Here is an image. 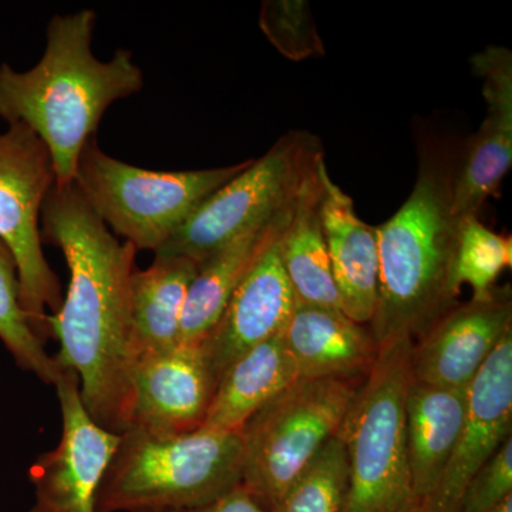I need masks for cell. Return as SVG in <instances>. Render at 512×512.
Here are the masks:
<instances>
[{"instance_id": "d6986e66", "label": "cell", "mask_w": 512, "mask_h": 512, "mask_svg": "<svg viewBox=\"0 0 512 512\" xmlns=\"http://www.w3.org/2000/svg\"><path fill=\"white\" fill-rule=\"evenodd\" d=\"M467 390L413 379L407 390L406 444L414 497L429 501L456 447L467 412Z\"/></svg>"}, {"instance_id": "7a4b0ae2", "label": "cell", "mask_w": 512, "mask_h": 512, "mask_svg": "<svg viewBox=\"0 0 512 512\" xmlns=\"http://www.w3.org/2000/svg\"><path fill=\"white\" fill-rule=\"evenodd\" d=\"M96 22L92 9L53 16L35 67L16 72L0 64V119L25 124L45 143L56 185L74 183L80 154L111 104L144 86L130 50H116L109 62L93 55Z\"/></svg>"}, {"instance_id": "30bf717a", "label": "cell", "mask_w": 512, "mask_h": 512, "mask_svg": "<svg viewBox=\"0 0 512 512\" xmlns=\"http://www.w3.org/2000/svg\"><path fill=\"white\" fill-rule=\"evenodd\" d=\"M62 410V439L30 468L35 504L30 512H96L97 494L121 436L87 412L79 377L62 370L55 384Z\"/></svg>"}, {"instance_id": "6da1fadb", "label": "cell", "mask_w": 512, "mask_h": 512, "mask_svg": "<svg viewBox=\"0 0 512 512\" xmlns=\"http://www.w3.org/2000/svg\"><path fill=\"white\" fill-rule=\"evenodd\" d=\"M42 242L59 248L69 288L59 311L47 315L59 342L57 365L79 377L87 412L103 429L123 433L136 365L130 289L137 249L94 214L77 185H56L40 215Z\"/></svg>"}, {"instance_id": "83f0119b", "label": "cell", "mask_w": 512, "mask_h": 512, "mask_svg": "<svg viewBox=\"0 0 512 512\" xmlns=\"http://www.w3.org/2000/svg\"><path fill=\"white\" fill-rule=\"evenodd\" d=\"M141 512H269L264 505L249 493L244 485L239 484L234 490L222 495L217 500L198 507L180 508V510H154Z\"/></svg>"}, {"instance_id": "5bb4252c", "label": "cell", "mask_w": 512, "mask_h": 512, "mask_svg": "<svg viewBox=\"0 0 512 512\" xmlns=\"http://www.w3.org/2000/svg\"><path fill=\"white\" fill-rule=\"evenodd\" d=\"M512 434V332L485 360L468 386L467 412L456 447L429 512H458L468 483Z\"/></svg>"}, {"instance_id": "603a6c76", "label": "cell", "mask_w": 512, "mask_h": 512, "mask_svg": "<svg viewBox=\"0 0 512 512\" xmlns=\"http://www.w3.org/2000/svg\"><path fill=\"white\" fill-rule=\"evenodd\" d=\"M0 342L16 365L42 382L55 386L62 367L47 355L45 342L37 336L20 301L18 264L8 245L0 239Z\"/></svg>"}, {"instance_id": "8fae6325", "label": "cell", "mask_w": 512, "mask_h": 512, "mask_svg": "<svg viewBox=\"0 0 512 512\" xmlns=\"http://www.w3.org/2000/svg\"><path fill=\"white\" fill-rule=\"evenodd\" d=\"M510 332V285L494 288L487 298L457 302L413 340V379L431 386L468 389Z\"/></svg>"}, {"instance_id": "2e32d148", "label": "cell", "mask_w": 512, "mask_h": 512, "mask_svg": "<svg viewBox=\"0 0 512 512\" xmlns=\"http://www.w3.org/2000/svg\"><path fill=\"white\" fill-rule=\"evenodd\" d=\"M322 225L340 311L369 326L375 316L379 284L376 227L357 215L355 202L325 174Z\"/></svg>"}, {"instance_id": "f1b7e54d", "label": "cell", "mask_w": 512, "mask_h": 512, "mask_svg": "<svg viewBox=\"0 0 512 512\" xmlns=\"http://www.w3.org/2000/svg\"><path fill=\"white\" fill-rule=\"evenodd\" d=\"M494 512H512V495L507 500H504Z\"/></svg>"}, {"instance_id": "ba28073f", "label": "cell", "mask_w": 512, "mask_h": 512, "mask_svg": "<svg viewBox=\"0 0 512 512\" xmlns=\"http://www.w3.org/2000/svg\"><path fill=\"white\" fill-rule=\"evenodd\" d=\"M357 380L299 379L265 404L241 431V484L266 510L338 433Z\"/></svg>"}, {"instance_id": "277c9868", "label": "cell", "mask_w": 512, "mask_h": 512, "mask_svg": "<svg viewBox=\"0 0 512 512\" xmlns=\"http://www.w3.org/2000/svg\"><path fill=\"white\" fill-rule=\"evenodd\" d=\"M96 512L180 510L217 500L241 484L239 431L200 429L180 436L120 433Z\"/></svg>"}, {"instance_id": "484cf974", "label": "cell", "mask_w": 512, "mask_h": 512, "mask_svg": "<svg viewBox=\"0 0 512 512\" xmlns=\"http://www.w3.org/2000/svg\"><path fill=\"white\" fill-rule=\"evenodd\" d=\"M259 26L272 46L293 62L325 55L309 3L305 0H266Z\"/></svg>"}, {"instance_id": "ac0fdd59", "label": "cell", "mask_w": 512, "mask_h": 512, "mask_svg": "<svg viewBox=\"0 0 512 512\" xmlns=\"http://www.w3.org/2000/svg\"><path fill=\"white\" fill-rule=\"evenodd\" d=\"M296 201L271 220L244 232L198 266L188 289L178 345L200 346L259 256L285 231Z\"/></svg>"}, {"instance_id": "e0dca14e", "label": "cell", "mask_w": 512, "mask_h": 512, "mask_svg": "<svg viewBox=\"0 0 512 512\" xmlns=\"http://www.w3.org/2000/svg\"><path fill=\"white\" fill-rule=\"evenodd\" d=\"M284 339L299 379H363L379 352L369 326L353 322L338 309L298 301Z\"/></svg>"}, {"instance_id": "8992f818", "label": "cell", "mask_w": 512, "mask_h": 512, "mask_svg": "<svg viewBox=\"0 0 512 512\" xmlns=\"http://www.w3.org/2000/svg\"><path fill=\"white\" fill-rule=\"evenodd\" d=\"M249 163L208 170H146L104 153L94 137L80 154L74 184L114 235L137 251L156 254L202 202Z\"/></svg>"}, {"instance_id": "52a82bcc", "label": "cell", "mask_w": 512, "mask_h": 512, "mask_svg": "<svg viewBox=\"0 0 512 512\" xmlns=\"http://www.w3.org/2000/svg\"><path fill=\"white\" fill-rule=\"evenodd\" d=\"M323 164L318 137L288 131L202 202L156 255L183 256L200 266L244 232L291 207Z\"/></svg>"}, {"instance_id": "4316f807", "label": "cell", "mask_w": 512, "mask_h": 512, "mask_svg": "<svg viewBox=\"0 0 512 512\" xmlns=\"http://www.w3.org/2000/svg\"><path fill=\"white\" fill-rule=\"evenodd\" d=\"M512 495V437L468 483L458 512H494Z\"/></svg>"}, {"instance_id": "7c38bea8", "label": "cell", "mask_w": 512, "mask_h": 512, "mask_svg": "<svg viewBox=\"0 0 512 512\" xmlns=\"http://www.w3.org/2000/svg\"><path fill=\"white\" fill-rule=\"evenodd\" d=\"M215 389L217 380L200 346L140 356L131 373L126 430L161 437L200 430Z\"/></svg>"}, {"instance_id": "f546056e", "label": "cell", "mask_w": 512, "mask_h": 512, "mask_svg": "<svg viewBox=\"0 0 512 512\" xmlns=\"http://www.w3.org/2000/svg\"><path fill=\"white\" fill-rule=\"evenodd\" d=\"M409 512H429V508H427L426 503H419L416 505V507L413 508V510H410Z\"/></svg>"}, {"instance_id": "3957f363", "label": "cell", "mask_w": 512, "mask_h": 512, "mask_svg": "<svg viewBox=\"0 0 512 512\" xmlns=\"http://www.w3.org/2000/svg\"><path fill=\"white\" fill-rule=\"evenodd\" d=\"M458 148L424 134L416 183L390 220L377 225L379 284L369 329L377 346L419 338L456 305L453 285L460 222L453 212Z\"/></svg>"}, {"instance_id": "ffe728a7", "label": "cell", "mask_w": 512, "mask_h": 512, "mask_svg": "<svg viewBox=\"0 0 512 512\" xmlns=\"http://www.w3.org/2000/svg\"><path fill=\"white\" fill-rule=\"evenodd\" d=\"M299 380L284 330L259 343L222 373L201 429L241 431L266 403Z\"/></svg>"}, {"instance_id": "44dd1931", "label": "cell", "mask_w": 512, "mask_h": 512, "mask_svg": "<svg viewBox=\"0 0 512 512\" xmlns=\"http://www.w3.org/2000/svg\"><path fill=\"white\" fill-rule=\"evenodd\" d=\"M197 272L198 265L191 259L170 255H156L147 269H136L130 312L137 359L178 346L188 289Z\"/></svg>"}, {"instance_id": "4fadbf2b", "label": "cell", "mask_w": 512, "mask_h": 512, "mask_svg": "<svg viewBox=\"0 0 512 512\" xmlns=\"http://www.w3.org/2000/svg\"><path fill=\"white\" fill-rule=\"evenodd\" d=\"M483 82L487 113L474 136L458 148L453 212L458 220L478 217L512 165V53L488 46L471 59Z\"/></svg>"}, {"instance_id": "5b68a950", "label": "cell", "mask_w": 512, "mask_h": 512, "mask_svg": "<svg viewBox=\"0 0 512 512\" xmlns=\"http://www.w3.org/2000/svg\"><path fill=\"white\" fill-rule=\"evenodd\" d=\"M412 348L410 339L379 346L336 433L349 467L342 512H409L420 503L413 493L404 413L413 382Z\"/></svg>"}, {"instance_id": "cb8c5ba5", "label": "cell", "mask_w": 512, "mask_h": 512, "mask_svg": "<svg viewBox=\"0 0 512 512\" xmlns=\"http://www.w3.org/2000/svg\"><path fill=\"white\" fill-rule=\"evenodd\" d=\"M348 481V454L335 436L269 512H342Z\"/></svg>"}, {"instance_id": "9c48e42d", "label": "cell", "mask_w": 512, "mask_h": 512, "mask_svg": "<svg viewBox=\"0 0 512 512\" xmlns=\"http://www.w3.org/2000/svg\"><path fill=\"white\" fill-rule=\"evenodd\" d=\"M56 173L42 140L25 124H9L0 134V239L8 245L19 269L20 301L33 329L50 338L47 311H59L62 285L46 261L40 215Z\"/></svg>"}, {"instance_id": "d4e9b609", "label": "cell", "mask_w": 512, "mask_h": 512, "mask_svg": "<svg viewBox=\"0 0 512 512\" xmlns=\"http://www.w3.org/2000/svg\"><path fill=\"white\" fill-rule=\"evenodd\" d=\"M512 265V239L485 227L478 217L463 218L458 229L453 285L473 288V298H487L495 282Z\"/></svg>"}, {"instance_id": "7402d4cb", "label": "cell", "mask_w": 512, "mask_h": 512, "mask_svg": "<svg viewBox=\"0 0 512 512\" xmlns=\"http://www.w3.org/2000/svg\"><path fill=\"white\" fill-rule=\"evenodd\" d=\"M326 173L328 167L323 164L296 201L278 245L296 301L340 311L322 225Z\"/></svg>"}, {"instance_id": "9a60e30c", "label": "cell", "mask_w": 512, "mask_h": 512, "mask_svg": "<svg viewBox=\"0 0 512 512\" xmlns=\"http://www.w3.org/2000/svg\"><path fill=\"white\" fill-rule=\"evenodd\" d=\"M279 238L259 256L200 343L217 384L235 360L281 333L291 318L296 296L282 266Z\"/></svg>"}]
</instances>
